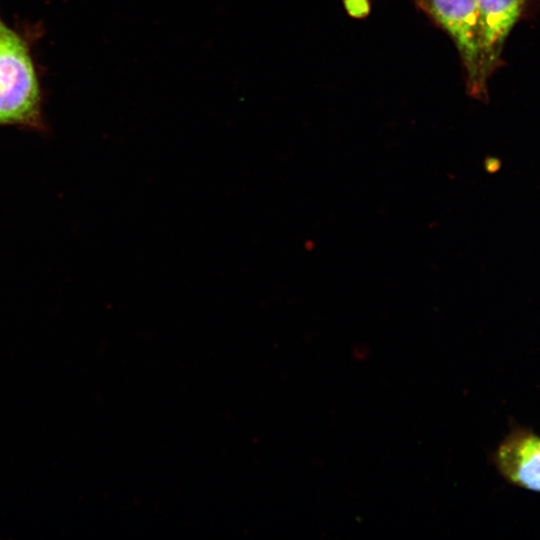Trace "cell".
Instances as JSON below:
<instances>
[{"mask_svg":"<svg viewBox=\"0 0 540 540\" xmlns=\"http://www.w3.org/2000/svg\"><path fill=\"white\" fill-rule=\"evenodd\" d=\"M0 126L44 127L41 88L29 44L1 16Z\"/></svg>","mask_w":540,"mask_h":540,"instance_id":"1","label":"cell"},{"mask_svg":"<svg viewBox=\"0 0 540 540\" xmlns=\"http://www.w3.org/2000/svg\"><path fill=\"white\" fill-rule=\"evenodd\" d=\"M454 40L474 95L485 93L486 74L476 0H416Z\"/></svg>","mask_w":540,"mask_h":540,"instance_id":"2","label":"cell"},{"mask_svg":"<svg viewBox=\"0 0 540 540\" xmlns=\"http://www.w3.org/2000/svg\"><path fill=\"white\" fill-rule=\"evenodd\" d=\"M493 461L509 483L540 492V436L530 429H512L496 449Z\"/></svg>","mask_w":540,"mask_h":540,"instance_id":"3","label":"cell"},{"mask_svg":"<svg viewBox=\"0 0 540 540\" xmlns=\"http://www.w3.org/2000/svg\"><path fill=\"white\" fill-rule=\"evenodd\" d=\"M527 0H476L488 78L495 68L504 42L519 20Z\"/></svg>","mask_w":540,"mask_h":540,"instance_id":"4","label":"cell"},{"mask_svg":"<svg viewBox=\"0 0 540 540\" xmlns=\"http://www.w3.org/2000/svg\"><path fill=\"white\" fill-rule=\"evenodd\" d=\"M346 7L353 16L361 17L369 10L367 0H345Z\"/></svg>","mask_w":540,"mask_h":540,"instance_id":"5","label":"cell"}]
</instances>
